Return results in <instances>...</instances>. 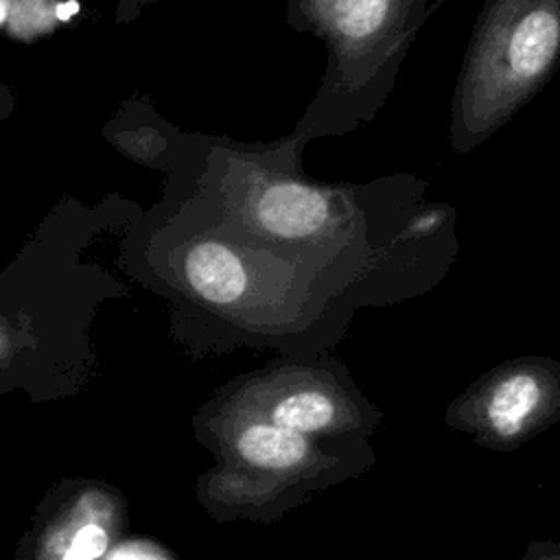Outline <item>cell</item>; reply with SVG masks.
Masks as SVG:
<instances>
[{"instance_id":"obj_8","label":"cell","mask_w":560,"mask_h":560,"mask_svg":"<svg viewBox=\"0 0 560 560\" xmlns=\"http://www.w3.org/2000/svg\"><path fill=\"white\" fill-rule=\"evenodd\" d=\"M4 15H7V9H4V2L0 0V22L4 20Z\"/></svg>"},{"instance_id":"obj_7","label":"cell","mask_w":560,"mask_h":560,"mask_svg":"<svg viewBox=\"0 0 560 560\" xmlns=\"http://www.w3.org/2000/svg\"><path fill=\"white\" fill-rule=\"evenodd\" d=\"M107 549V532L98 523H85L74 532L61 560H96Z\"/></svg>"},{"instance_id":"obj_1","label":"cell","mask_w":560,"mask_h":560,"mask_svg":"<svg viewBox=\"0 0 560 560\" xmlns=\"http://www.w3.org/2000/svg\"><path fill=\"white\" fill-rule=\"evenodd\" d=\"M560 72V0H483L448 107V142L470 153Z\"/></svg>"},{"instance_id":"obj_6","label":"cell","mask_w":560,"mask_h":560,"mask_svg":"<svg viewBox=\"0 0 560 560\" xmlns=\"http://www.w3.org/2000/svg\"><path fill=\"white\" fill-rule=\"evenodd\" d=\"M335 416L332 400L322 392H295L282 398L271 413V422L295 433H311L326 427Z\"/></svg>"},{"instance_id":"obj_3","label":"cell","mask_w":560,"mask_h":560,"mask_svg":"<svg viewBox=\"0 0 560 560\" xmlns=\"http://www.w3.org/2000/svg\"><path fill=\"white\" fill-rule=\"evenodd\" d=\"M188 284L212 304H232L247 284L241 258L219 241H201L186 256Z\"/></svg>"},{"instance_id":"obj_4","label":"cell","mask_w":560,"mask_h":560,"mask_svg":"<svg viewBox=\"0 0 560 560\" xmlns=\"http://www.w3.org/2000/svg\"><path fill=\"white\" fill-rule=\"evenodd\" d=\"M238 453L254 466L260 468H291L304 459L308 446L302 433L278 427L273 422L249 424L238 435Z\"/></svg>"},{"instance_id":"obj_2","label":"cell","mask_w":560,"mask_h":560,"mask_svg":"<svg viewBox=\"0 0 560 560\" xmlns=\"http://www.w3.org/2000/svg\"><path fill=\"white\" fill-rule=\"evenodd\" d=\"M429 11V0H308L330 46L319 101L326 131H350L385 105Z\"/></svg>"},{"instance_id":"obj_5","label":"cell","mask_w":560,"mask_h":560,"mask_svg":"<svg viewBox=\"0 0 560 560\" xmlns=\"http://www.w3.org/2000/svg\"><path fill=\"white\" fill-rule=\"evenodd\" d=\"M540 400V383L538 378L527 372L518 370L505 376L492 392L488 402V416L494 424V429L503 435H514L523 418L529 416V411Z\"/></svg>"}]
</instances>
